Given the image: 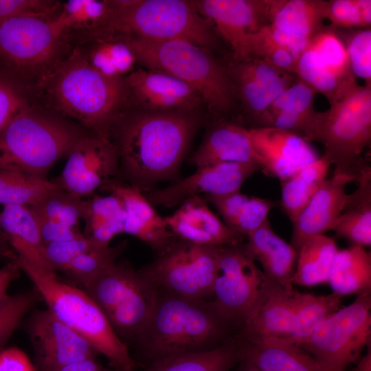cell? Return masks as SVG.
<instances>
[{
    "label": "cell",
    "mask_w": 371,
    "mask_h": 371,
    "mask_svg": "<svg viewBox=\"0 0 371 371\" xmlns=\"http://www.w3.org/2000/svg\"><path fill=\"white\" fill-rule=\"evenodd\" d=\"M199 124L192 113L137 111L120 115L111 131L123 173L146 188L175 175Z\"/></svg>",
    "instance_id": "6da1fadb"
},
{
    "label": "cell",
    "mask_w": 371,
    "mask_h": 371,
    "mask_svg": "<svg viewBox=\"0 0 371 371\" xmlns=\"http://www.w3.org/2000/svg\"><path fill=\"white\" fill-rule=\"evenodd\" d=\"M233 326L212 301L159 291L150 317L135 344L146 366L170 355L214 348L233 337L229 335Z\"/></svg>",
    "instance_id": "7a4b0ae2"
},
{
    "label": "cell",
    "mask_w": 371,
    "mask_h": 371,
    "mask_svg": "<svg viewBox=\"0 0 371 371\" xmlns=\"http://www.w3.org/2000/svg\"><path fill=\"white\" fill-rule=\"evenodd\" d=\"M57 109L97 135L110 137L126 103L124 78H109L93 69L78 49L43 81Z\"/></svg>",
    "instance_id": "3957f363"
},
{
    "label": "cell",
    "mask_w": 371,
    "mask_h": 371,
    "mask_svg": "<svg viewBox=\"0 0 371 371\" xmlns=\"http://www.w3.org/2000/svg\"><path fill=\"white\" fill-rule=\"evenodd\" d=\"M123 36L144 68L164 72L191 86L212 113L232 110L234 83L228 69L208 49L183 40L155 41Z\"/></svg>",
    "instance_id": "277c9868"
},
{
    "label": "cell",
    "mask_w": 371,
    "mask_h": 371,
    "mask_svg": "<svg viewBox=\"0 0 371 371\" xmlns=\"http://www.w3.org/2000/svg\"><path fill=\"white\" fill-rule=\"evenodd\" d=\"M12 258L58 319L87 340L113 368L135 370L137 363L128 346L117 337L101 309L84 290L47 275L15 254Z\"/></svg>",
    "instance_id": "5b68a950"
},
{
    "label": "cell",
    "mask_w": 371,
    "mask_h": 371,
    "mask_svg": "<svg viewBox=\"0 0 371 371\" xmlns=\"http://www.w3.org/2000/svg\"><path fill=\"white\" fill-rule=\"evenodd\" d=\"M86 134L73 124L29 105L0 134V168L46 179L51 167Z\"/></svg>",
    "instance_id": "8992f818"
},
{
    "label": "cell",
    "mask_w": 371,
    "mask_h": 371,
    "mask_svg": "<svg viewBox=\"0 0 371 371\" xmlns=\"http://www.w3.org/2000/svg\"><path fill=\"white\" fill-rule=\"evenodd\" d=\"M320 142L335 170L356 181L368 166L361 158L371 142V86L358 84L323 112L317 111L308 142Z\"/></svg>",
    "instance_id": "52a82bcc"
},
{
    "label": "cell",
    "mask_w": 371,
    "mask_h": 371,
    "mask_svg": "<svg viewBox=\"0 0 371 371\" xmlns=\"http://www.w3.org/2000/svg\"><path fill=\"white\" fill-rule=\"evenodd\" d=\"M117 337L135 344L154 308L159 291L142 270L112 262L82 286Z\"/></svg>",
    "instance_id": "ba28073f"
},
{
    "label": "cell",
    "mask_w": 371,
    "mask_h": 371,
    "mask_svg": "<svg viewBox=\"0 0 371 371\" xmlns=\"http://www.w3.org/2000/svg\"><path fill=\"white\" fill-rule=\"evenodd\" d=\"M112 33L155 41L183 40L208 49L217 43L192 1H116Z\"/></svg>",
    "instance_id": "9c48e42d"
},
{
    "label": "cell",
    "mask_w": 371,
    "mask_h": 371,
    "mask_svg": "<svg viewBox=\"0 0 371 371\" xmlns=\"http://www.w3.org/2000/svg\"><path fill=\"white\" fill-rule=\"evenodd\" d=\"M67 38L52 19L16 17L0 21V61L3 69L21 82H42L62 62Z\"/></svg>",
    "instance_id": "30bf717a"
},
{
    "label": "cell",
    "mask_w": 371,
    "mask_h": 371,
    "mask_svg": "<svg viewBox=\"0 0 371 371\" xmlns=\"http://www.w3.org/2000/svg\"><path fill=\"white\" fill-rule=\"evenodd\" d=\"M371 342V291L322 320L296 346L328 371H344Z\"/></svg>",
    "instance_id": "8fae6325"
},
{
    "label": "cell",
    "mask_w": 371,
    "mask_h": 371,
    "mask_svg": "<svg viewBox=\"0 0 371 371\" xmlns=\"http://www.w3.org/2000/svg\"><path fill=\"white\" fill-rule=\"evenodd\" d=\"M241 245L221 247L212 291L214 306L239 328L281 287L258 268Z\"/></svg>",
    "instance_id": "7c38bea8"
},
{
    "label": "cell",
    "mask_w": 371,
    "mask_h": 371,
    "mask_svg": "<svg viewBox=\"0 0 371 371\" xmlns=\"http://www.w3.org/2000/svg\"><path fill=\"white\" fill-rule=\"evenodd\" d=\"M221 247L179 240L142 271L159 291L206 300L212 297Z\"/></svg>",
    "instance_id": "4fadbf2b"
},
{
    "label": "cell",
    "mask_w": 371,
    "mask_h": 371,
    "mask_svg": "<svg viewBox=\"0 0 371 371\" xmlns=\"http://www.w3.org/2000/svg\"><path fill=\"white\" fill-rule=\"evenodd\" d=\"M29 337L36 371L59 368L100 355L86 340L48 309L34 310L22 322Z\"/></svg>",
    "instance_id": "5bb4252c"
},
{
    "label": "cell",
    "mask_w": 371,
    "mask_h": 371,
    "mask_svg": "<svg viewBox=\"0 0 371 371\" xmlns=\"http://www.w3.org/2000/svg\"><path fill=\"white\" fill-rule=\"evenodd\" d=\"M66 157L61 174L53 182L80 198L110 183L120 164L114 142L109 137L93 133L80 137Z\"/></svg>",
    "instance_id": "9a60e30c"
},
{
    "label": "cell",
    "mask_w": 371,
    "mask_h": 371,
    "mask_svg": "<svg viewBox=\"0 0 371 371\" xmlns=\"http://www.w3.org/2000/svg\"><path fill=\"white\" fill-rule=\"evenodd\" d=\"M193 5L230 45L236 60L249 57V36L268 25L270 0H197Z\"/></svg>",
    "instance_id": "2e32d148"
},
{
    "label": "cell",
    "mask_w": 371,
    "mask_h": 371,
    "mask_svg": "<svg viewBox=\"0 0 371 371\" xmlns=\"http://www.w3.org/2000/svg\"><path fill=\"white\" fill-rule=\"evenodd\" d=\"M124 82L126 102H132L137 111L192 113L203 104L194 88L159 71L138 68Z\"/></svg>",
    "instance_id": "e0dca14e"
},
{
    "label": "cell",
    "mask_w": 371,
    "mask_h": 371,
    "mask_svg": "<svg viewBox=\"0 0 371 371\" xmlns=\"http://www.w3.org/2000/svg\"><path fill=\"white\" fill-rule=\"evenodd\" d=\"M262 170L254 164L221 162L201 168L164 188L144 194L151 204L171 207L193 196L218 195L240 191L243 183Z\"/></svg>",
    "instance_id": "ac0fdd59"
},
{
    "label": "cell",
    "mask_w": 371,
    "mask_h": 371,
    "mask_svg": "<svg viewBox=\"0 0 371 371\" xmlns=\"http://www.w3.org/2000/svg\"><path fill=\"white\" fill-rule=\"evenodd\" d=\"M253 146L264 163L262 172L284 180L320 156L300 135L274 127L248 128Z\"/></svg>",
    "instance_id": "d6986e66"
},
{
    "label": "cell",
    "mask_w": 371,
    "mask_h": 371,
    "mask_svg": "<svg viewBox=\"0 0 371 371\" xmlns=\"http://www.w3.org/2000/svg\"><path fill=\"white\" fill-rule=\"evenodd\" d=\"M353 181H356L353 175L335 170L330 178L324 181L308 205L292 223L290 244L297 252L309 237L333 230L349 198L346 188Z\"/></svg>",
    "instance_id": "ffe728a7"
},
{
    "label": "cell",
    "mask_w": 371,
    "mask_h": 371,
    "mask_svg": "<svg viewBox=\"0 0 371 371\" xmlns=\"http://www.w3.org/2000/svg\"><path fill=\"white\" fill-rule=\"evenodd\" d=\"M164 220L177 239L196 245L238 246L245 238L221 221L199 196L184 200L180 207L173 214L164 217Z\"/></svg>",
    "instance_id": "44dd1931"
},
{
    "label": "cell",
    "mask_w": 371,
    "mask_h": 371,
    "mask_svg": "<svg viewBox=\"0 0 371 371\" xmlns=\"http://www.w3.org/2000/svg\"><path fill=\"white\" fill-rule=\"evenodd\" d=\"M104 188L122 203L126 213L124 233L138 238L158 254L177 241L164 218L156 212L138 188L111 182Z\"/></svg>",
    "instance_id": "7402d4cb"
},
{
    "label": "cell",
    "mask_w": 371,
    "mask_h": 371,
    "mask_svg": "<svg viewBox=\"0 0 371 371\" xmlns=\"http://www.w3.org/2000/svg\"><path fill=\"white\" fill-rule=\"evenodd\" d=\"M302 293L279 287L243 324L236 337L241 340L289 338L297 319Z\"/></svg>",
    "instance_id": "603a6c76"
},
{
    "label": "cell",
    "mask_w": 371,
    "mask_h": 371,
    "mask_svg": "<svg viewBox=\"0 0 371 371\" xmlns=\"http://www.w3.org/2000/svg\"><path fill=\"white\" fill-rule=\"evenodd\" d=\"M315 95V91L298 78L271 102L254 127L286 130L308 142L317 113L314 109Z\"/></svg>",
    "instance_id": "cb8c5ba5"
},
{
    "label": "cell",
    "mask_w": 371,
    "mask_h": 371,
    "mask_svg": "<svg viewBox=\"0 0 371 371\" xmlns=\"http://www.w3.org/2000/svg\"><path fill=\"white\" fill-rule=\"evenodd\" d=\"M246 237L247 243L241 245L244 252L260 264L270 280L284 289H293L297 252L273 231L269 218Z\"/></svg>",
    "instance_id": "d4e9b609"
},
{
    "label": "cell",
    "mask_w": 371,
    "mask_h": 371,
    "mask_svg": "<svg viewBox=\"0 0 371 371\" xmlns=\"http://www.w3.org/2000/svg\"><path fill=\"white\" fill-rule=\"evenodd\" d=\"M221 162L254 164L264 169V163L256 151L249 129L223 122L215 125L205 135L191 159L196 168Z\"/></svg>",
    "instance_id": "484cf974"
},
{
    "label": "cell",
    "mask_w": 371,
    "mask_h": 371,
    "mask_svg": "<svg viewBox=\"0 0 371 371\" xmlns=\"http://www.w3.org/2000/svg\"><path fill=\"white\" fill-rule=\"evenodd\" d=\"M0 225L16 255L47 275L57 277L56 271L46 258L45 245L29 207L4 205L0 212Z\"/></svg>",
    "instance_id": "4316f807"
},
{
    "label": "cell",
    "mask_w": 371,
    "mask_h": 371,
    "mask_svg": "<svg viewBox=\"0 0 371 371\" xmlns=\"http://www.w3.org/2000/svg\"><path fill=\"white\" fill-rule=\"evenodd\" d=\"M238 340L242 359L261 371H328L307 352L281 339Z\"/></svg>",
    "instance_id": "83f0119b"
},
{
    "label": "cell",
    "mask_w": 371,
    "mask_h": 371,
    "mask_svg": "<svg viewBox=\"0 0 371 371\" xmlns=\"http://www.w3.org/2000/svg\"><path fill=\"white\" fill-rule=\"evenodd\" d=\"M115 8L116 1L69 0L60 4L52 20L66 38L76 32L89 41L113 35Z\"/></svg>",
    "instance_id": "f1b7e54d"
},
{
    "label": "cell",
    "mask_w": 371,
    "mask_h": 371,
    "mask_svg": "<svg viewBox=\"0 0 371 371\" xmlns=\"http://www.w3.org/2000/svg\"><path fill=\"white\" fill-rule=\"evenodd\" d=\"M327 1L270 0L268 25L289 36L310 39L326 19Z\"/></svg>",
    "instance_id": "f546056e"
},
{
    "label": "cell",
    "mask_w": 371,
    "mask_h": 371,
    "mask_svg": "<svg viewBox=\"0 0 371 371\" xmlns=\"http://www.w3.org/2000/svg\"><path fill=\"white\" fill-rule=\"evenodd\" d=\"M357 182L358 188L349 194L344 210L333 230L338 237L352 245L363 247L371 245V168L363 170Z\"/></svg>",
    "instance_id": "4dcf8cb0"
},
{
    "label": "cell",
    "mask_w": 371,
    "mask_h": 371,
    "mask_svg": "<svg viewBox=\"0 0 371 371\" xmlns=\"http://www.w3.org/2000/svg\"><path fill=\"white\" fill-rule=\"evenodd\" d=\"M242 360L236 335L221 345L202 352L170 355L146 365L143 371H231Z\"/></svg>",
    "instance_id": "1f68e13d"
},
{
    "label": "cell",
    "mask_w": 371,
    "mask_h": 371,
    "mask_svg": "<svg viewBox=\"0 0 371 371\" xmlns=\"http://www.w3.org/2000/svg\"><path fill=\"white\" fill-rule=\"evenodd\" d=\"M328 283L341 296L371 291V256L358 245L339 249L334 259Z\"/></svg>",
    "instance_id": "d6a6232c"
},
{
    "label": "cell",
    "mask_w": 371,
    "mask_h": 371,
    "mask_svg": "<svg viewBox=\"0 0 371 371\" xmlns=\"http://www.w3.org/2000/svg\"><path fill=\"white\" fill-rule=\"evenodd\" d=\"M87 41V45L77 49L89 65L104 76L124 78L135 69L136 57L123 35Z\"/></svg>",
    "instance_id": "836d02e7"
},
{
    "label": "cell",
    "mask_w": 371,
    "mask_h": 371,
    "mask_svg": "<svg viewBox=\"0 0 371 371\" xmlns=\"http://www.w3.org/2000/svg\"><path fill=\"white\" fill-rule=\"evenodd\" d=\"M338 250L335 239L324 234L307 238L297 251L293 284L313 286L328 283Z\"/></svg>",
    "instance_id": "e575fe53"
},
{
    "label": "cell",
    "mask_w": 371,
    "mask_h": 371,
    "mask_svg": "<svg viewBox=\"0 0 371 371\" xmlns=\"http://www.w3.org/2000/svg\"><path fill=\"white\" fill-rule=\"evenodd\" d=\"M330 164L322 156L280 181L281 206L293 223L326 179Z\"/></svg>",
    "instance_id": "d590c367"
},
{
    "label": "cell",
    "mask_w": 371,
    "mask_h": 371,
    "mask_svg": "<svg viewBox=\"0 0 371 371\" xmlns=\"http://www.w3.org/2000/svg\"><path fill=\"white\" fill-rule=\"evenodd\" d=\"M83 219L85 236L100 246L108 247L115 236L124 233L126 213L121 200L111 193L86 201Z\"/></svg>",
    "instance_id": "8d00e7d4"
},
{
    "label": "cell",
    "mask_w": 371,
    "mask_h": 371,
    "mask_svg": "<svg viewBox=\"0 0 371 371\" xmlns=\"http://www.w3.org/2000/svg\"><path fill=\"white\" fill-rule=\"evenodd\" d=\"M296 76L313 91L324 95L330 104L357 85L352 74H339L328 68L312 49L307 48L297 59Z\"/></svg>",
    "instance_id": "74e56055"
},
{
    "label": "cell",
    "mask_w": 371,
    "mask_h": 371,
    "mask_svg": "<svg viewBox=\"0 0 371 371\" xmlns=\"http://www.w3.org/2000/svg\"><path fill=\"white\" fill-rule=\"evenodd\" d=\"M60 188L53 181L21 170L0 168V204L36 205Z\"/></svg>",
    "instance_id": "f35d334b"
},
{
    "label": "cell",
    "mask_w": 371,
    "mask_h": 371,
    "mask_svg": "<svg viewBox=\"0 0 371 371\" xmlns=\"http://www.w3.org/2000/svg\"><path fill=\"white\" fill-rule=\"evenodd\" d=\"M341 299L333 292L325 295L303 293L293 333L289 338L281 339L297 345L322 320L340 308Z\"/></svg>",
    "instance_id": "ab89813d"
},
{
    "label": "cell",
    "mask_w": 371,
    "mask_h": 371,
    "mask_svg": "<svg viewBox=\"0 0 371 371\" xmlns=\"http://www.w3.org/2000/svg\"><path fill=\"white\" fill-rule=\"evenodd\" d=\"M86 201L62 188L49 194L36 205L29 207L36 214L63 224L78 228L83 219Z\"/></svg>",
    "instance_id": "60d3db41"
},
{
    "label": "cell",
    "mask_w": 371,
    "mask_h": 371,
    "mask_svg": "<svg viewBox=\"0 0 371 371\" xmlns=\"http://www.w3.org/2000/svg\"><path fill=\"white\" fill-rule=\"evenodd\" d=\"M41 300L39 292L33 286L14 295H7L0 301V350L5 348L25 317Z\"/></svg>",
    "instance_id": "b9f144b4"
},
{
    "label": "cell",
    "mask_w": 371,
    "mask_h": 371,
    "mask_svg": "<svg viewBox=\"0 0 371 371\" xmlns=\"http://www.w3.org/2000/svg\"><path fill=\"white\" fill-rule=\"evenodd\" d=\"M227 69L236 93L239 96L247 113L254 121V126L257 120L268 108L272 100L260 84L245 70L238 61Z\"/></svg>",
    "instance_id": "7bdbcfd3"
},
{
    "label": "cell",
    "mask_w": 371,
    "mask_h": 371,
    "mask_svg": "<svg viewBox=\"0 0 371 371\" xmlns=\"http://www.w3.org/2000/svg\"><path fill=\"white\" fill-rule=\"evenodd\" d=\"M124 247V244H120L116 247H100L86 251L77 256L63 272L83 286L116 261Z\"/></svg>",
    "instance_id": "ee69618b"
},
{
    "label": "cell",
    "mask_w": 371,
    "mask_h": 371,
    "mask_svg": "<svg viewBox=\"0 0 371 371\" xmlns=\"http://www.w3.org/2000/svg\"><path fill=\"white\" fill-rule=\"evenodd\" d=\"M249 56L263 59L278 69L296 76L297 59L272 36L269 25L251 34L247 41Z\"/></svg>",
    "instance_id": "f6af8a7d"
},
{
    "label": "cell",
    "mask_w": 371,
    "mask_h": 371,
    "mask_svg": "<svg viewBox=\"0 0 371 371\" xmlns=\"http://www.w3.org/2000/svg\"><path fill=\"white\" fill-rule=\"evenodd\" d=\"M337 31L346 47L350 73L355 78L358 77L364 80L366 85L370 86V29H347L346 30L337 29Z\"/></svg>",
    "instance_id": "bcb514c9"
},
{
    "label": "cell",
    "mask_w": 371,
    "mask_h": 371,
    "mask_svg": "<svg viewBox=\"0 0 371 371\" xmlns=\"http://www.w3.org/2000/svg\"><path fill=\"white\" fill-rule=\"evenodd\" d=\"M308 47L333 71L343 75L351 74L346 47L337 28L324 26L310 39Z\"/></svg>",
    "instance_id": "7dc6e473"
},
{
    "label": "cell",
    "mask_w": 371,
    "mask_h": 371,
    "mask_svg": "<svg viewBox=\"0 0 371 371\" xmlns=\"http://www.w3.org/2000/svg\"><path fill=\"white\" fill-rule=\"evenodd\" d=\"M326 19L337 29H370L371 1H327Z\"/></svg>",
    "instance_id": "c3c4849f"
},
{
    "label": "cell",
    "mask_w": 371,
    "mask_h": 371,
    "mask_svg": "<svg viewBox=\"0 0 371 371\" xmlns=\"http://www.w3.org/2000/svg\"><path fill=\"white\" fill-rule=\"evenodd\" d=\"M237 61L260 84L272 101L296 80L295 75L257 57L249 56Z\"/></svg>",
    "instance_id": "681fc988"
},
{
    "label": "cell",
    "mask_w": 371,
    "mask_h": 371,
    "mask_svg": "<svg viewBox=\"0 0 371 371\" xmlns=\"http://www.w3.org/2000/svg\"><path fill=\"white\" fill-rule=\"evenodd\" d=\"M24 85L9 72L0 69V134L19 112L30 105Z\"/></svg>",
    "instance_id": "f907efd6"
},
{
    "label": "cell",
    "mask_w": 371,
    "mask_h": 371,
    "mask_svg": "<svg viewBox=\"0 0 371 371\" xmlns=\"http://www.w3.org/2000/svg\"><path fill=\"white\" fill-rule=\"evenodd\" d=\"M60 3L48 0H0V21L16 17L52 19Z\"/></svg>",
    "instance_id": "816d5d0a"
},
{
    "label": "cell",
    "mask_w": 371,
    "mask_h": 371,
    "mask_svg": "<svg viewBox=\"0 0 371 371\" xmlns=\"http://www.w3.org/2000/svg\"><path fill=\"white\" fill-rule=\"evenodd\" d=\"M275 205L270 200L249 196L230 228L246 237L269 218L268 215Z\"/></svg>",
    "instance_id": "f5cc1de1"
},
{
    "label": "cell",
    "mask_w": 371,
    "mask_h": 371,
    "mask_svg": "<svg viewBox=\"0 0 371 371\" xmlns=\"http://www.w3.org/2000/svg\"><path fill=\"white\" fill-rule=\"evenodd\" d=\"M85 236L74 240L54 242L45 245V254L52 268L63 271L79 255L100 247Z\"/></svg>",
    "instance_id": "db71d44e"
},
{
    "label": "cell",
    "mask_w": 371,
    "mask_h": 371,
    "mask_svg": "<svg viewBox=\"0 0 371 371\" xmlns=\"http://www.w3.org/2000/svg\"><path fill=\"white\" fill-rule=\"evenodd\" d=\"M32 214L44 245L50 243L71 240L85 236L78 228L68 227L34 212Z\"/></svg>",
    "instance_id": "11a10c76"
},
{
    "label": "cell",
    "mask_w": 371,
    "mask_h": 371,
    "mask_svg": "<svg viewBox=\"0 0 371 371\" xmlns=\"http://www.w3.org/2000/svg\"><path fill=\"white\" fill-rule=\"evenodd\" d=\"M206 201L213 205L229 228L249 199L240 191L218 195H205Z\"/></svg>",
    "instance_id": "9f6ffc18"
},
{
    "label": "cell",
    "mask_w": 371,
    "mask_h": 371,
    "mask_svg": "<svg viewBox=\"0 0 371 371\" xmlns=\"http://www.w3.org/2000/svg\"><path fill=\"white\" fill-rule=\"evenodd\" d=\"M0 371H36L25 352L17 347L0 350Z\"/></svg>",
    "instance_id": "6f0895ef"
},
{
    "label": "cell",
    "mask_w": 371,
    "mask_h": 371,
    "mask_svg": "<svg viewBox=\"0 0 371 371\" xmlns=\"http://www.w3.org/2000/svg\"><path fill=\"white\" fill-rule=\"evenodd\" d=\"M20 271L19 265L12 260L0 269V301L7 295L8 288L19 276Z\"/></svg>",
    "instance_id": "680465c9"
},
{
    "label": "cell",
    "mask_w": 371,
    "mask_h": 371,
    "mask_svg": "<svg viewBox=\"0 0 371 371\" xmlns=\"http://www.w3.org/2000/svg\"><path fill=\"white\" fill-rule=\"evenodd\" d=\"M103 368L96 359L89 358L67 364L56 371H100Z\"/></svg>",
    "instance_id": "91938a15"
},
{
    "label": "cell",
    "mask_w": 371,
    "mask_h": 371,
    "mask_svg": "<svg viewBox=\"0 0 371 371\" xmlns=\"http://www.w3.org/2000/svg\"><path fill=\"white\" fill-rule=\"evenodd\" d=\"M344 371H371V342L366 346V352L358 359L356 366L349 370Z\"/></svg>",
    "instance_id": "94428289"
},
{
    "label": "cell",
    "mask_w": 371,
    "mask_h": 371,
    "mask_svg": "<svg viewBox=\"0 0 371 371\" xmlns=\"http://www.w3.org/2000/svg\"><path fill=\"white\" fill-rule=\"evenodd\" d=\"M9 246L10 245L0 225V254L10 260L14 252Z\"/></svg>",
    "instance_id": "6125c7cd"
},
{
    "label": "cell",
    "mask_w": 371,
    "mask_h": 371,
    "mask_svg": "<svg viewBox=\"0 0 371 371\" xmlns=\"http://www.w3.org/2000/svg\"><path fill=\"white\" fill-rule=\"evenodd\" d=\"M235 371H261L251 363L242 359L238 363Z\"/></svg>",
    "instance_id": "be15d7a7"
},
{
    "label": "cell",
    "mask_w": 371,
    "mask_h": 371,
    "mask_svg": "<svg viewBox=\"0 0 371 371\" xmlns=\"http://www.w3.org/2000/svg\"><path fill=\"white\" fill-rule=\"evenodd\" d=\"M100 371H127V370L120 369V368H113L111 369V368H106L104 367V368L101 370Z\"/></svg>",
    "instance_id": "e7e4bbea"
}]
</instances>
